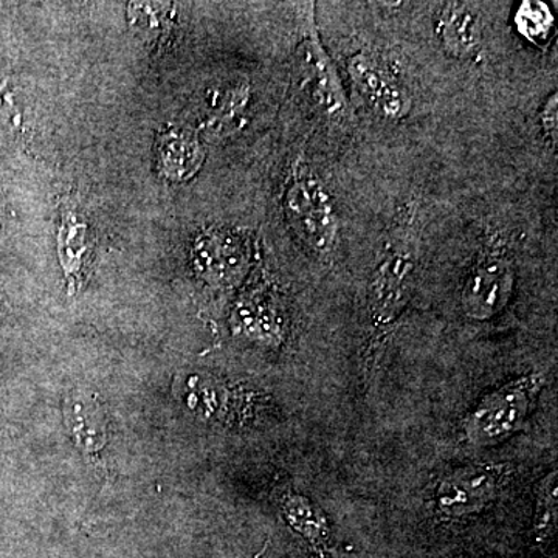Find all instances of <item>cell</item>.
I'll return each instance as SVG.
<instances>
[{
	"instance_id": "obj_12",
	"label": "cell",
	"mask_w": 558,
	"mask_h": 558,
	"mask_svg": "<svg viewBox=\"0 0 558 558\" xmlns=\"http://www.w3.org/2000/svg\"><path fill=\"white\" fill-rule=\"evenodd\" d=\"M197 258L209 274H231L240 270L244 255L240 242L222 234H205L197 241Z\"/></svg>"
},
{
	"instance_id": "obj_6",
	"label": "cell",
	"mask_w": 558,
	"mask_h": 558,
	"mask_svg": "<svg viewBox=\"0 0 558 558\" xmlns=\"http://www.w3.org/2000/svg\"><path fill=\"white\" fill-rule=\"evenodd\" d=\"M348 72L366 102L388 120H402L411 112V97L405 87L385 70L369 53L352 54L348 61Z\"/></svg>"
},
{
	"instance_id": "obj_4",
	"label": "cell",
	"mask_w": 558,
	"mask_h": 558,
	"mask_svg": "<svg viewBox=\"0 0 558 558\" xmlns=\"http://www.w3.org/2000/svg\"><path fill=\"white\" fill-rule=\"evenodd\" d=\"M505 480L502 465H469L454 470L436 487V508L447 517H468L497 498Z\"/></svg>"
},
{
	"instance_id": "obj_9",
	"label": "cell",
	"mask_w": 558,
	"mask_h": 558,
	"mask_svg": "<svg viewBox=\"0 0 558 558\" xmlns=\"http://www.w3.org/2000/svg\"><path fill=\"white\" fill-rule=\"evenodd\" d=\"M160 170L165 178L186 180L201 170L205 160L204 146L190 132L171 130L161 132L157 140Z\"/></svg>"
},
{
	"instance_id": "obj_17",
	"label": "cell",
	"mask_w": 558,
	"mask_h": 558,
	"mask_svg": "<svg viewBox=\"0 0 558 558\" xmlns=\"http://www.w3.org/2000/svg\"><path fill=\"white\" fill-rule=\"evenodd\" d=\"M520 31L527 36L529 39H542L549 33L554 21L549 10L543 3H524L517 16Z\"/></svg>"
},
{
	"instance_id": "obj_8",
	"label": "cell",
	"mask_w": 558,
	"mask_h": 558,
	"mask_svg": "<svg viewBox=\"0 0 558 558\" xmlns=\"http://www.w3.org/2000/svg\"><path fill=\"white\" fill-rule=\"evenodd\" d=\"M440 44L457 58H469L480 49L483 25L480 14L465 3H447L436 25Z\"/></svg>"
},
{
	"instance_id": "obj_18",
	"label": "cell",
	"mask_w": 558,
	"mask_h": 558,
	"mask_svg": "<svg viewBox=\"0 0 558 558\" xmlns=\"http://www.w3.org/2000/svg\"><path fill=\"white\" fill-rule=\"evenodd\" d=\"M542 126L546 134H548V137L553 140L554 143H557L558 120L556 94L549 97L548 102H546L545 108L542 110Z\"/></svg>"
},
{
	"instance_id": "obj_15",
	"label": "cell",
	"mask_w": 558,
	"mask_h": 558,
	"mask_svg": "<svg viewBox=\"0 0 558 558\" xmlns=\"http://www.w3.org/2000/svg\"><path fill=\"white\" fill-rule=\"evenodd\" d=\"M163 3H131L130 20L134 31L146 40H156L170 28L168 11Z\"/></svg>"
},
{
	"instance_id": "obj_7",
	"label": "cell",
	"mask_w": 558,
	"mask_h": 558,
	"mask_svg": "<svg viewBox=\"0 0 558 558\" xmlns=\"http://www.w3.org/2000/svg\"><path fill=\"white\" fill-rule=\"evenodd\" d=\"M94 241L89 223L76 205L62 207L60 233H58V255L62 270L70 286L83 281L84 270L90 264Z\"/></svg>"
},
{
	"instance_id": "obj_2",
	"label": "cell",
	"mask_w": 558,
	"mask_h": 558,
	"mask_svg": "<svg viewBox=\"0 0 558 558\" xmlns=\"http://www.w3.org/2000/svg\"><path fill=\"white\" fill-rule=\"evenodd\" d=\"M416 242L410 234H395L385 245L371 277L368 306L376 325H389L405 310L416 281Z\"/></svg>"
},
{
	"instance_id": "obj_16",
	"label": "cell",
	"mask_w": 558,
	"mask_h": 558,
	"mask_svg": "<svg viewBox=\"0 0 558 558\" xmlns=\"http://www.w3.org/2000/svg\"><path fill=\"white\" fill-rule=\"evenodd\" d=\"M557 508V470H554L539 487L535 512V532L539 539H549L556 532Z\"/></svg>"
},
{
	"instance_id": "obj_11",
	"label": "cell",
	"mask_w": 558,
	"mask_h": 558,
	"mask_svg": "<svg viewBox=\"0 0 558 558\" xmlns=\"http://www.w3.org/2000/svg\"><path fill=\"white\" fill-rule=\"evenodd\" d=\"M307 57H310V61L306 62V68L310 69L311 87L315 101L329 116H343L344 110H347L343 90L340 89L333 70L326 61L325 54L319 51L318 47L314 46Z\"/></svg>"
},
{
	"instance_id": "obj_14",
	"label": "cell",
	"mask_w": 558,
	"mask_h": 558,
	"mask_svg": "<svg viewBox=\"0 0 558 558\" xmlns=\"http://www.w3.org/2000/svg\"><path fill=\"white\" fill-rule=\"evenodd\" d=\"M0 132L11 140L25 138L28 134L27 116L16 86L0 69Z\"/></svg>"
},
{
	"instance_id": "obj_10",
	"label": "cell",
	"mask_w": 558,
	"mask_h": 558,
	"mask_svg": "<svg viewBox=\"0 0 558 558\" xmlns=\"http://www.w3.org/2000/svg\"><path fill=\"white\" fill-rule=\"evenodd\" d=\"M65 413H68L69 427L72 428L80 449L84 453H100L106 446L108 421H106L105 409L95 396L75 392L68 400Z\"/></svg>"
},
{
	"instance_id": "obj_13",
	"label": "cell",
	"mask_w": 558,
	"mask_h": 558,
	"mask_svg": "<svg viewBox=\"0 0 558 558\" xmlns=\"http://www.w3.org/2000/svg\"><path fill=\"white\" fill-rule=\"evenodd\" d=\"M286 519L290 526L311 539H322L328 535L329 526L325 513L310 498L301 495H290L286 498L284 505Z\"/></svg>"
},
{
	"instance_id": "obj_3",
	"label": "cell",
	"mask_w": 558,
	"mask_h": 558,
	"mask_svg": "<svg viewBox=\"0 0 558 558\" xmlns=\"http://www.w3.org/2000/svg\"><path fill=\"white\" fill-rule=\"evenodd\" d=\"M284 209L292 229L314 252H332L339 233L336 209L322 180L304 165L290 179Z\"/></svg>"
},
{
	"instance_id": "obj_5",
	"label": "cell",
	"mask_w": 558,
	"mask_h": 558,
	"mask_svg": "<svg viewBox=\"0 0 558 558\" xmlns=\"http://www.w3.org/2000/svg\"><path fill=\"white\" fill-rule=\"evenodd\" d=\"M515 290V267L502 255L480 260L465 278L461 306L469 318L486 322L508 306Z\"/></svg>"
},
{
	"instance_id": "obj_1",
	"label": "cell",
	"mask_w": 558,
	"mask_h": 558,
	"mask_svg": "<svg viewBox=\"0 0 558 558\" xmlns=\"http://www.w3.org/2000/svg\"><path fill=\"white\" fill-rule=\"evenodd\" d=\"M542 385V377L529 374L488 392L465 417V440L475 447H492L512 438L526 424Z\"/></svg>"
}]
</instances>
